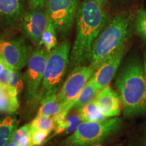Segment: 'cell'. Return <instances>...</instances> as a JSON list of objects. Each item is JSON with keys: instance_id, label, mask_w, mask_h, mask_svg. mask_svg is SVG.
Listing matches in <instances>:
<instances>
[{"instance_id": "ba28073f", "label": "cell", "mask_w": 146, "mask_h": 146, "mask_svg": "<svg viewBox=\"0 0 146 146\" xmlns=\"http://www.w3.org/2000/svg\"><path fill=\"white\" fill-rule=\"evenodd\" d=\"M78 8V0H47L46 12L49 20L62 36L70 31Z\"/></svg>"}, {"instance_id": "9c48e42d", "label": "cell", "mask_w": 146, "mask_h": 146, "mask_svg": "<svg viewBox=\"0 0 146 146\" xmlns=\"http://www.w3.org/2000/svg\"><path fill=\"white\" fill-rule=\"evenodd\" d=\"M31 53V47L22 38L11 39L0 36V57L11 69H23Z\"/></svg>"}, {"instance_id": "7a4b0ae2", "label": "cell", "mask_w": 146, "mask_h": 146, "mask_svg": "<svg viewBox=\"0 0 146 146\" xmlns=\"http://www.w3.org/2000/svg\"><path fill=\"white\" fill-rule=\"evenodd\" d=\"M116 87L126 117L146 113V79L143 66L133 61L122 69Z\"/></svg>"}, {"instance_id": "9a60e30c", "label": "cell", "mask_w": 146, "mask_h": 146, "mask_svg": "<svg viewBox=\"0 0 146 146\" xmlns=\"http://www.w3.org/2000/svg\"><path fill=\"white\" fill-rule=\"evenodd\" d=\"M57 94H51L40 102L41 104L36 115L53 117L64 110L62 106L58 101Z\"/></svg>"}, {"instance_id": "d6986e66", "label": "cell", "mask_w": 146, "mask_h": 146, "mask_svg": "<svg viewBox=\"0 0 146 146\" xmlns=\"http://www.w3.org/2000/svg\"><path fill=\"white\" fill-rule=\"evenodd\" d=\"M100 90L97 88L95 84L91 79L87 82L84 88L82 89L78 95L74 104H72V110H77L83 106L89 103L94 100L97 94L99 93Z\"/></svg>"}, {"instance_id": "2e32d148", "label": "cell", "mask_w": 146, "mask_h": 146, "mask_svg": "<svg viewBox=\"0 0 146 146\" xmlns=\"http://www.w3.org/2000/svg\"><path fill=\"white\" fill-rule=\"evenodd\" d=\"M16 115L10 114L0 120V146H6L17 127Z\"/></svg>"}, {"instance_id": "8fae6325", "label": "cell", "mask_w": 146, "mask_h": 146, "mask_svg": "<svg viewBox=\"0 0 146 146\" xmlns=\"http://www.w3.org/2000/svg\"><path fill=\"white\" fill-rule=\"evenodd\" d=\"M124 52L125 48L102 64L93 74L90 79L100 91L109 86L110 83L116 75L123 60Z\"/></svg>"}, {"instance_id": "30bf717a", "label": "cell", "mask_w": 146, "mask_h": 146, "mask_svg": "<svg viewBox=\"0 0 146 146\" xmlns=\"http://www.w3.org/2000/svg\"><path fill=\"white\" fill-rule=\"evenodd\" d=\"M49 23L46 11L43 8L31 9L19 18V29L35 44L39 45L41 36Z\"/></svg>"}, {"instance_id": "44dd1931", "label": "cell", "mask_w": 146, "mask_h": 146, "mask_svg": "<svg viewBox=\"0 0 146 146\" xmlns=\"http://www.w3.org/2000/svg\"><path fill=\"white\" fill-rule=\"evenodd\" d=\"M31 132L36 130H44L52 132L54 129L55 124L53 117L36 115L31 122L29 123Z\"/></svg>"}, {"instance_id": "ac0fdd59", "label": "cell", "mask_w": 146, "mask_h": 146, "mask_svg": "<svg viewBox=\"0 0 146 146\" xmlns=\"http://www.w3.org/2000/svg\"><path fill=\"white\" fill-rule=\"evenodd\" d=\"M18 107V96L11 94L8 89L0 87V113L14 114Z\"/></svg>"}, {"instance_id": "d4e9b609", "label": "cell", "mask_w": 146, "mask_h": 146, "mask_svg": "<svg viewBox=\"0 0 146 146\" xmlns=\"http://www.w3.org/2000/svg\"><path fill=\"white\" fill-rule=\"evenodd\" d=\"M31 9L43 8L46 5L47 0H28Z\"/></svg>"}, {"instance_id": "83f0119b", "label": "cell", "mask_w": 146, "mask_h": 146, "mask_svg": "<svg viewBox=\"0 0 146 146\" xmlns=\"http://www.w3.org/2000/svg\"><path fill=\"white\" fill-rule=\"evenodd\" d=\"M143 146H146V134H145V137H144L143 143Z\"/></svg>"}, {"instance_id": "484cf974", "label": "cell", "mask_w": 146, "mask_h": 146, "mask_svg": "<svg viewBox=\"0 0 146 146\" xmlns=\"http://www.w3.org/2000/svg\"><path fill=\"white\" fill-rule=\"evenodd\" d=\"M6 146H18V145L16 143H15V142L12 141V140L10 139L8 143V144H7Z\"/></svg>"}, {"instance_id": "277c9868", "label": "cell", "mask_w": 146, "mask_h": 146, "mask_svg": "<svg viewBox=\"0 0 146 146\" xmlns=\"http://www.w3.org/2000/svg\"><path fill=\"white\" fill-rule=\"evenodd\" d=\"M70 45L68 41L57 44L50 52L43 81L34 102H41L50 95L58 93L70 63Z\"/></svg>"}, {"instance_id": "f546056e", "label": "cell", "mask_w": 146, "mask_h": 146, "mask_svg": "<svg viewBox=\"0 0 146 146\" xmlns=\"http://www.w3.org/2000/svg\"><path fill=\"white\" fill-rule=\"evenodd\" d=\"M92 146H101L100 145H98V144H95V145H92Z\"/></svg>"}, {"instance_id": "cb8c5ba5", "label": "cell", "mask_w": 146, "mask_h": 146, "mask_svg": "<svg viewBox=\"0 0 146 146\" xmlns=\"http://www.w3.org/2000/svg\"><path fill=\"white\" fill-rule=\"evenodd\" d=\"M50 132L44 130H36L32 132L31 146H40L45 143Z\"/></svg>"}, {"instance_id": "603a6c76", "label": "cell", "mask_w": 146, "mask_h": 146, "mask_svg": "<svg viewBox=\"0 0 146 146\" xmlns=\"http://www.w3.org/2000/svg\"><path fill=\"white\" fill-rule=\"evenodd\" d=\"M135 29L139 35L146 41V10L139 11L137 16Z\"/></svg>"}, {"instance_id": "4316f807", "label": "cell", "mask_w": 146, "mask_h": 146, "mask_svg": "<svg viewBox=\"0 0 146 146\" xmlns=\"http://www.w3.org/2000/svg\"><path fill=\"white\" fill-rule=\"evenodd\" d=\"M143 68H144V72H145V79H146V55L145 56V60H144Z\"/></svg>"}, {"instance_id": "7402d4cb", "label": "cell", "mask_w": 146, "mask_h": 146, "mask_svg": "<svg viewBox=\"0 0 146 146\" xmlns=\"http://www.w3.org/2000/svg\"><path fill=\"white\" fill-rule=\"evenodd\" d=\"M24 86H25L24 77L21 73L20 72V70H15L13 69H11L8 78V87L11 94L18 96V94H21Z\"/></svg>"}, {"instance_id": "e0dca14e", "label": "cell", "mask_w": 146, "mask_h": 146, "mask_svg": "<svg viewBox=\"0 0 146 146\" xmlns=\"http://www.w3.org/2000/svg\"><path fill=\"white\" fill-rule=\"evenodd\" d=\"M76 112L80 116L82 122L102 121L109 118L100 112L94 100L76 110Z\"/></svg>"}, {"instance_id": "3957f363", "label": "cell", "mask_w": 146, "mask_h": 146, "mask_svg": "<svg viewBox=\"0 0 146 146\" xmlns=\"http://www.w3.org/2000/svg\"><path fill=\"white\" fill-rule=\"evenodd\" d=\"M131 16L117 14L104 27L95 41L91 50L90 65L96 71L102 64L125 48L131 33Z\"/></svg>"}, {"instance_id": "7c38bea8", "label": "cell", "mask_w": 146, "mask_h": 146, "mask_svg": "<svg viewBox=\"0 0 146 146\" xmlns=\"http://www.w3.org/2000/svg\"><path fill=\"white\" fill-rule=\"evenodd\" d=\"M94 102L106 117H116L121 112L122 102L117 92L108 86L99 91Z\"/></svg>"}, {"instance_id": "8992f818", "label": "cell", "mask_w": 146, "mask_h": 146, "mask_svg": "<svg viewBox=\"0 0 146 146\" xmlns=\"http://www.w3.org/2000/svg\"><path fill=\"white\" fill-rule=\"evenodd\" d=\"M50 52L45 49H37L31 54L27 62V68L24 77L27 103L34 101L41 87L45 68Z\"/></svg>"}, {"instance_id": "4dcf8cb0", "label": "cell", "mask_w": 146, "mask_h": 146, "mask_svg": "<svg viewBox=\"0 0 146 146\" xmlns=\"http://www.w3.org/2000/svg\"><path fill=\"white\" fill-rule=\"evenodd\" d=\"M114 146H122L121 145H114Z\"/></svg>"}, {"instance_id": "4fadbf2b", "label": "cell", "mask_w": 146, "mask_h": 146, "mask_svg": "<svg viewBox=\"0 0 146 146\" xmlns=\"http://www.w3.org/2000/svg\"><path fill=\"white\" fill-rule=\"evenodd\" d=\"M24 10V0H0V23L10 25L20 18Z\"/></svg>"}, {"instance_id": "ffe728a7", "label": "cell", "mask_w": 146, "mask_h": 146, "mask_svg": "<svg viewBox=\"0 0 146 146\" xmlns=\"http://www.w3.org/2000/svg\"><path fill=\"white\" fill-rule=\"evenodd\" d=\"M43 45L45 50L50 52L57 45V37H56V29L52 22L49 20V23L45 31L42 35L39 46Z\"/></svg>"}, {"instance_id": "f1b7e54d", "label": "cell", "mask_w": 146, "mask_h": 146, "mask_svg": "<svg viewBox=\"0 0 146 146\" xmlns=\"http://www.w3.org/2000/svg\"><path fill=\"white\" fill-rule=\"evenodd\" d=\"M98 1H101V2H102V3H104V1H105V0H98Z\"/></svg>"}, {"instance_id": "5b68a950", "label": "cell", "mask_w": 146, "mask_h": 146, "mask_svg": "<svg viewBox=\"0 0 146 146\" xmlns=\"http://www.w3.org/2000/svg\"><path fill=\"white\" fill-rule=\"evenodd\" d=\"M122 120L118 117L102 121L81 122L74 133L64 139L60 146H91L104 141L119 130Z\"/></svg>"}, {"instance_id": "52a82bcc", "label": "cell", "mask_w": 146, "mask_h": 146, "mask_svg": "<svg viewBox=\"0 0 146 146\" xmlns=\"http://www.w3.org/2000/svg\"><path fill=\"white\" fill-rule=\"evenodd\" d=\"M95 70L90 65L76 66L69 74L68 78L57 94V100L64 109L72 110L76 98L89 81Z\"/></svg>"}, {"instance_id": "6da1fadb", "label": "cell", "mask_w": 146, "mask_h": 146, "mask_svg": "<svg viewBox=\"0 0 146 146\" xmlns=\"http://www.w3.org/2000/svg\"><path fill=\"white\" fill-rule=\"evenodd\" d=\"M103 4L98 0H85L78 7L76 16V33L71 50L70 68L85 65L90 61L93 45L106 22Z\"/></svg>"}, {"instance_id": "5bb4252c", "label": "cell", "mask_w": 146, "mask_h": 146, "mask_svg": "<svg viewBox=\"0 0 146 146\" xmlns=\"http://www.w3.org/2000/svg\"><path fill=\"white\" fill-rule=\"evenodd\" d=\"M81 122V118L77 112L75 114H68L64 119L55 125L54 134L49 137L48 140L51 139L52 137H54L58 135L72 134L77 129L78 126Z\"/></svg>"}]
</instances>
